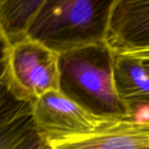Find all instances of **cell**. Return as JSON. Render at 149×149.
Returning <instances> with one entry per match:
<instances>
[{"instance_id":"9","label":"cell","mask_w":149,"mask_h":149,"mask_svg":"<svg viewBox=\"0 0 149 149\" xmlns=\"http://www.w3.org/2000/svg\"><path fill=\"white\" fill-rule=\"evenodd\" d=\"M45 0H0V33L3 45L28 37V31Z\"/></svg>"},{"instance_id":"4","label":"cell","mask_w":149,"mask_h":149,"mask_svg":"<svg viewBox=\"0 0 149 149\" xmlns=\"http://www.w3.org/2000/svg\"><path fill=\"white\" fill-rule=\"evenodd\" d=\"M32 115L39 135L47 145L93 134L117 120L88 112L59 90L51 91L36 100Z\"/></svg>"},{"instance_id":"7","label":"cell","mask_w":149,"mask_h":149,"mask_svg":"<svg viewBox=\"0 0 149 149\" xmlns=\"http://www.w3.org/2000/svg\"><path fill=\"white\" fill-rule=\"evenodd\" d=\"M1 149H40L44 142L36 127L32 105L2 89Z\"/></svg>"},{"instance_id":"1","label":"cell","mask_w":149,"mask_h":149,"mask_svg":"<svg viewBox=\"0 0 149 149\" xmlns=\"http://www.w3.org/2000/svg\"><path fill=\"white\" fill-rule=\"evenodd\" d=\"M114 57L107 43L60 54V92L97 116L130 119L132 108L116 88Z\"/></svg>"},{"instance_id":"5","label":"cell","mask_w":149,"mask_h":149,"mask_svg":"<svg viewBox=\"0 0 149 149\" xmlns=\"http://www.w3.org/2000/svg\"><path fill=\"white\" fill-rule=\"evenodd\" d=\"M107 44L116 54L149 49V1L114 0Z\"/></svg>"},{"instance_id":"8","label":"cell","mask_w":149,"mask_h":149,"mask_svg":"<svg viewBox=\"0 0 149 149\" xmlns=\"http://www.w3.org/2000/svg\"><path fill=\"white\" fill-rule=\"evenodd\" d=\"M114 80L120 97L131 108L149 105V66L145 59L115 53Z\"/></svg>"},{"instance_id":"6","label":"cell","mask_w":149,"mask_h":149,"mask_svg":"<svg viewBox=\"0 0 149 149\" xmlns=\"http://www.w3.org/2000/svg\"><path fill=\"white\" fill-rule=\"evenodd\" d=\"M48 146L51 149H149V123L117 120L93 134Z\"/></svg>"},{"instance_id":"3","label":"cell","mask_w":149,"mask_h":149,"mask_svg":"<svg viewBox=\"0 0 149 149\" xmlns=\"http://www.w3.org/2000/svg\"><path fill=\"white\" fill-rule=\"evenodd\" d=\"M1 84L16 100L31 105L51 91H60L59 54L29 37L3 45Z\"/></svg>"},{"instance_id":"2","label":"cell","mask_w":149,"mask_h":149,"mask_svg":"<svg viewBox=\"0 0 149 149\" xmlns=\"http://www.w3.org/2000/svg\"><path fill=\"white\" fill-rule=\"evenodd\" d=\"M114 0H45L28 37L59 55L107 43Z\"/></svg>"},{"instance_id":"11","label":"cell","mask_w":149,"mask_h":149,"mask_svg":"<svg viewBox=\"0 0 149 149\" xmlns=\"http://www.w3.org/2000/svg\"><path fill=\"white\" fill-rule=\"evenodd\" d=\"M143 59H145L146 63L148 64V66H149V59H147V58H143Z\"/></svg>"},{"instance_id":"10","label":"cell","mask_w":149,"mask_h":149,"mask_svg":"<svg viewBox=\"0 0 149 149\" xmlns=\"http://www.w3.org/2000/svg\"><path fill=\"white\" fill-rule=\"evenodd\" d=\"M120 54H127L141 58H147L149 59V49H144V50H140V51H135V52H126V53H120Z\"/></svg>"}]
</instances>
